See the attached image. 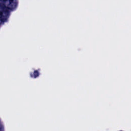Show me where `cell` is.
I'll list each match as a JSON object with an SVG mask.
<instances>
[{
	"label": "cell",
	"instance_id": "obj_1",
	"mask_svg": "<svg viewBox=\"0 0 131 131\" xmlns=\"http://www.w3.org/2000/svg\"><path fill=\"white\" fill-rule=\"evenodd\" d=\"M9 13L7 8L0 3V20L5 21L9 17Z\"/></svg>",
	"mask_w": 131,
	"mask_h": 131
},
{
	"label": "cell",
	"instance_id": "obj_2",
	"mask_svg": "<svg viewBox=\"0 0 131 131\" xmlns=\"http://www.w3.org/2000/svg\"><path fill=\"white\" fill-rule=\"evenodd\" d=\"M1 1L5 6L9 9H14L17 5V0H1Z\"/></svg>",
	"mask_w": 131,
	"mask_h": 131
}]
</instances>
